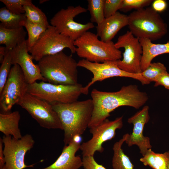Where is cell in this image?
I'll use <instances>...</instances> for the list:
<instances>
[{
    "label": "cell",
    "instance_id": "obj_1",
    "mask_svg": "<svg viewBox=\"0 0 169 169\" xmlns=\"http://www.w3.org/2000/svg\"><path fill=\"white\" fill-rule=\"evenodd\" d=\"M91 96L94 104L92 116L88 128L98 125L107 119L110 113L117 108L126 106L138 109L148 99L147 94L136 85L121 87L116 92L100 91L94 89Z\"/></svg>",
    "mask_w": 169,
    "mask_h": 169
},
{
    "label": "cell",
    "instance_id": "obj_2",
    "mask_svg": "<svg viewBox=\"0 0 169 169\" xmlns=\"http://www.w3.org/2000/svg\"><path fill=\"white\" fill-rule=\"evenodd\" d=\"M51 105L60 120L64 132V146L67 145L75 137L82 135L88 127L93 110V101L88 99Z\"/></svg>",
    "mask_w": 169,
    "mask_h": 169
},
{
    "label": "cell",
    "instance_id": "obj_3",
    "mask_svg": "<svg viewBox=\"0 0 169 169\" xmlns=\"http://www.w3.org/2000/svg\"><path fill=\"white\" fill-rule=\"evenodd\" d=\"M38 62L41 74L47 82L65 85L78 83V62L71 55L62 51L45 56Z\"/></svg>",
    "mask_w": 169,
    "mask_h": 169
},
{
    "label": "cell",
    "instance_id": "obj_4",
    "mask_svg": "<svg viewBox=\"0 0 169 169\" xmlns=\"http://www.w3.org/2000/svg\"><path fill=\"white\" fill-rule=\"evenodd\" d=\"M128 16L129 31L139 39L156 40L162 38L167 32L166 23L151 7L136 10Z\"/></svg>",
    "mask_w": 169,
    "mask_h": 169
},
{
    "label": "cell",
    "instance_id": "obj_5",
    "mask_svg": "<svg viewBox=\"0 0 169 169\" xmlns=\"http://www.w3.org/2000/svg\"><path fill=\"white\" fill-rule=\"evenodd\" d=\"M98 36L87 31L74 41L76 52L80 58L92 62L100 63L117 60L122 57V52L112 41L106 42Z\"/></svg>",
    "mask_w": 169,
    "mask_h": 169
},
{
    "label": "cell",
    "instance_id": "obj_6",
    "mask_svg": "<svg viewBox=\"0 0 169 169\" xmlns=\"http://www.w3.org/2000/svg\"><path fill=\"white\" fill-rule=\"evenodd\" d=\"M83 87L79 83L75 85L55 84L41 81L28 84L27 93L46 101L66 104L77 100L82 94Z\"/></svg>",
    "mask_w": 169,
    "mask_h": 169
},
{
    "label": "cell",
    "instance_id": "obj_7",
    "mask_svg": "<svg viewBox=\"0 0 169 169\" xmlns=\"http://www.w3.org/2000/svg\"><path fill=\"white\" fill-rule=\"evenodd\" d=\"M65 48L69 49L72 54L76 53L74 41L50 25L29 52L33 60L38 62L45 56L55 54Z\"/></svg>",
    "mask_w": 169,
    "mask_h": 169
},
{
    "label": "cell",
    "instance_id": "obj_8",
    "mask_svg": "<svg viewBox=\"0 0 169 169\" xmlns=\"http://www.w3.org/2000/svg\"><path fill=\"white\" fill-rule=\"evenodd\" d=\"M87 11V9L80 5L69 6L67 8L61 9L50 19L51 25L60 33L74 41L95 27L91 22L82 24L74 20L76 16Z\"/></svg>",
    "mask_w": 169,
    "mask_h": 169
},
{
    "label": "cell",
    "instance_id": "obj_9",
    "mask_svg": "<svg viewBox=\"0 0 169 169\" xmlns=\"http://www.w3.org/2000/svg\"><path fill=\"white\" fill-rule=\"evenodd\" d=\"M17 104L25 110L41 127L63 130L58 115L49 103L27 93Z\"/></svg>",
    "mask_w": 169,
    "mask_h": 169
},
{
    "label": "cell",
    "instance_id": "obj_10",
    "mask_svg": "<svg viewBox=\"0 0 169 169\" xmlns=\"http://www.w3.org/2000/svg\"><path fill=\"white\" fill-rule=\"evenodd\" d=\"M117 60L108 61L103 63L92 62L83 59L78 62V67L90 71L93 74L91 81L83 87L82 94L87 95L90 87L95 82L101 81L108 78L115 77H126L133 78L140 81L142 84H148L150 83L141 75L125 72L118 66Z\"/></svg>",
    "mask_w": 169,
    "mask_h": 169
},
{
    "label": "cell",
    "instance_id": "obj_11",
    "mask_svg": "<svg viewBox=\"0 0 169 169\" xmlns=\"http://www.w3.org/2000/svg\"><path fill=\"white\" fill-rule=\"evenodd\" d=\"M115 45L118 49L122 48L124 49L123 59L117 61L118 67L127 73L141 74L143 49L139 38L128 31L118 37Z\"/></svg>",
    "mask_w": 169,
    "mask_h": 169
},
{
    "label": "cell",
    "instance_id": "obj_12",
    "mask_svg": "<svg viewBox=\"0 0 169 169\" xmlns=\"http://www.w3.org/2000/svg\"><path fill=\"white\" fill-rule=\"evenodd\" d=\"M2 140L6 169H24L34 167V164L28 165L24 162L26 154L33 147L35 143L31 135L27 134L18 139L11 136H4Z\"/></svg>",
    "mask_w": 169,
    "mask_h": 169
},
{
    "label": "cell",
    "instance_id": "obj_13",
    "mask_svg": "<svg viewBox=\"0 0 169 169\" xmlns=\"http://www.w3.org/2000/svg\"><path fill=\"white\" fill-rule=\"evenodd\" d=\"M28 84L20 66L13 65L0 94V107L3 113L10 111L27 93Z\"/></svg>",
    "mask_w": 169,
    "mask_h": 169
},
{
    "label": "cell",
    "instance_id": "obj_14",
    "mask_svg": "<svg viewBox=\"0 0 169 169\" xmlns=\"http://www.w3.org/2000/svg\"><path fill=\"white\" fill-rule=\"evenodd\" d=\"M123 118L121 116L111 121L107 119L98 125L90 128L91 138L80 145L83 156H94L96 151L102 152L104 151L103 144L114 138L116 131L122 128Z\"/></svg>",
    "mask_w": 169,
    "mask_h": 169
},
{
    "label": "cell",
    "instance_id": "obj_15",
    "mask_svg": "<svg viewBox=\"0 0 169 169\" xmlns=\"http://www.w3.org/2000/svg\"><path fill=\"white\" fill-rule=\"evenodd\" d=\"M149 110V106L146 105L127 120L128 123L133 125V128L132 133H128L125 142L129 147L137 146L142 156L147 150L152 148L150 138L144 136L143 134L144 127L150 119Z\"/></svg>",
    "mask_w": 169,
    "mask_h": 169
},
{
    "label": "cell",
    "instance_id": "obj_16",
    "mask_svg": "<svg viewBox=\"0 0 169 169\" xmlns=\"http://www.w3.org/2000/svg\"><path fill=\"white\" fill-rule=\"evenodd\" d=\"M29 54L27 40L12 50V64H17L21 69L28 84H32L37 80L46 82L42 76L38 64H35Z\"/></svg>",
    "mask_w": 169,
    "mask_h": 169
},
{
    "label": "cell",
    "instance_id": "obj_17",
    "mask_svg": "<svg viewBox=\"0 0 169 169\" xmlns=\"http://www.w3.org/2000/svg\"><path fill=\"white\" fill-rule=\"evenodd\" d=\"M81 144L75 140L64 146L62 151L56 161L52 164L42 169H79L83 166L82 159L76 156L80 149Z\"/></svg>",
    "mask_w": 169,
    "mask_h": 169
},
{
    "label": "cell",
    "instance_id": "obj_18",
    "mask_svg": "<svg viewBox=\"0 0 169 169\" xmlns=\"http://www.w3.org/2000/svg\"><path fill=\"white\" fill-rule=\"evenodd\" d=\"M128 16L117 12L97 25L96 34L104 42L112 41L119 30L128 25Z\"/></svg>",
    "mask_w": 169,
    "mask_h": 169
},
{
    "label": "cell",
    "instance_id": "obj_19",
    "mask_svg": "<svg viewBox=\"0 0 169 169\" xmlns=\"http://www.w3.org/2000/svg\"><path fill=\"white\" fill-rule=\"evenodd\" d=\"M139 39L143 49L141 62L142 72L148 66L154 58L162 54H169V42L163 44H156L147 38Z\"/></svg>",
    "mask_w": 169,
    "mask_h": 169
},
{
    "label": "cell",
    "instance_id": "obj_20",
    "mask_svg": "<svg viewBox=\"0 0 169 169\" xmlns=\"http://www.w3.org/2000/svg\"><path fill=\"white\" fill-rule=\"evenodd\" d=\"M23 27L8 28L0 24V44L5 45L6 52L25 41L27 32Z\"/></svg>",
    "mask_w": 169,
    "mask_h": 169
},
{
    "label": "cell",
    "instance_id": "obj_21",
    "mask_svg": "<svg viewBox=\"0 0 169 169\" xmlns=\"http://www.w3.org/2000/svg\"><path fill=\"white\" fill-rule=\"evenodd\" d=\"M20 115L19 111L0 113V131L5 136H11L17 139L22 136L19 127Z\"/></svg>",
    "mask_w": 169,
    "mask_h": 169
},
{
    "label": "cell",
    "instance_id": "obj_22",
    "mask_svg": "<svg viewBox=\"0 0 169 169\" xmlns=\"http://www.w3.org/2000/svg\"><path fill=\"white\" fill-rule=\"evenodd\" d=\"M128 133L114 144L113 150L112 166L113 169H134V166L129 157L123 152L122 146L127 137Z\"/></svg>",
    "mask_w": 169,
    "mask_h": 169
},
{
    "label": "cell",
    "instance_id": "obj_23",
    "mask_svg": "<svg viewBox=\"0 0 169 169\" xmlns=\"http://www.w3.org/2000/svg\"><path fill=\"white\" fill-rule=\"evenodd\" d=\"M140 161L144 165L148 166L153 169H168L167 158L166 152L156 153L149 149Z\"/></svg>",
    "mask_w": 169,
    "mask_h": 169
},
{
    "label": "cell",
    "instance_id": "obj_24",
    "mask_svg": "<svg viewBox=\"0 0 169 169\" xmlns=\"http://www.w3.org/2000/svg\"><path fill=\"white\" fill-rule=\"evenodd\" d=\"M27 19L25 14H16L9 11L5 7L0 9V24L8 28L23 27Z\"/></svg>",
    "mask_w": 169,
    "mask_h": 169
},
{
    "label": "cell",
    "instance_id": "obj_25",
    "mask_svg": "<svg viewBox=\"0 0 169 169\" xmlns=\"http://www.w3.org/2000/svg\"><path fill=\"white\" fill-rule=\"evenodd\" d=\"M23 27L26 28L28 34V39H27V41L29 51L48 27L32 23L27 18L24 23Z\"/></svg>",
    "mask_w": 169,
    "mask_h": 169
},
{
    "label": "cell",
    "instance_id": "obj_26",
    "mask_svg": "<svg viewBox=\"0 0 169 169\" xmlns=\"http://www.w3.org/2000/svg\"><path fill=\"white\" fill-rule=\"evenodd\" d=\"M24 8L27 18L31 22L47 27L50 25L45 13L33 3Z\"/></svg>",
    "mask_w": 169,
    "mask_h": 169
},
{
    "label": "cell",
    "instance_id": "obj_27",
    "mask_svg": "<svg viewBox=\"0 0 169 169\" xmlns=\"http://www.w3.org/2000/svg\"><path fill=\"white\" fill-rule=\"evenodd\" d=\"M88 9L90 13L91 22L98 25L105 18L104 13V0H88Z\"/></svg>",
    "mask_w": 169,
    "mask_h": 169
},
{
    "label": "cell",
    "instance_id": "obj_28",
    "mask_svg": "<svg viewBox=\"0 0 169 169\" xmlns=\"http://www.w3.org/2000/svg\"><path fill=\"white\" fill-rule=\"evenodd\" d=\"M167 71L164 65L160 62L151 63L141 73L142 76L149 82H155L161 74Z\"/></svg>",
    "mask_w": 169,
    "mask_h": 169
},
{
    "label": "cell",
    "instance_id": "obj_29",
    "mask_svg": "<svg viewBox=\"0 0 169 169\" xmlns=\"http://www.w3.org/2000/svg\"><path fill=\"white\" fill-rule=\"evenodd\" d=\"M12 50L7 52L0 68V94L7 81L12 64Z\"/></svg>",
    "mask_w": 169,
    "mask_h": 169
},
{
    "label": "cell",
    "instance_id": "obj_30",
    "mask_svg": "<svg viewBox=\"0 0 169 169\" xmlns=\"http://www.w3.org/2000/svg\"><path fill=\"white\" fill-rule=\"evenodd\" d=\"M0 1L9 11L16 14L25 13L24 6L33 3L31 0H0Z\"/></svg>",
    "mask_w": 169,
    "mask_h": 169
},
{
    "label": "cell",
    "instance_id": "obj_31",
    "mask_svg": "<svg viewBox=\"0 0 169 169\" xmlns=\"http://www.w3.org/2000/svg\"><path fill=\"white\" fill-rule=\"evenodd\" d=\"M153 1V0H123L120 10L124 12L132 9L139 10L149 6Z\"/></svg>",
    "mask_w": 169,
    "mask_h": 169
},
{
    "label": "cell",
    "instance_id": "obj_32",
    "mask_svg": "<svg viewBox=\"0 0 169 169\" xmlns=\"http://www.w3.org/2000/svg\"><path fill=\"white\" fill-rule=\"evenodd\" d=\"M123 0H104V13L105 18L109 17L120 10Z\"/></svg>",
    "mask_w": 169,
    "mask_h": 169
},
{
    "label": "cell",
    "instance_id": "obj_33",
    "mask_svg": "<svg viewBox=\"0 0 169 169\" xmlns=\"http://www.w3.org/2000/svg\"><path fill=\"white\" fill-rule=\"evenodd\" d=\"M82 160L83 166L84 169H106L103 166L97 163L94 156H83Z\"/></svg>",
    "mask_w": 169,
    "mask_h": 169
},
{
    "label": "cell",
    "instance_id": "obj_34",
    "mask_svg": "<svg viewBox=\"0 0 169 169\" xmlns=\"http://www.w3.org/2000/svg\"><path fill=\"white\" fill-rule=\"evenodd\" d=\"M154 86L162 85L169 90V74L167 71L159 75L156 79Z\"/></svg>",
    "mask_w": 169,
    "mask_h": 169
},
{
    "label": "cell",
    "instance_id": "obj_35",
    "mask_svg": "<svg viewBox=\"0 0 169 169\" xmlns=\"http://www.w3.org/2000/svg\"><path fill=\"white\" fill-rule=\"evenodd\" d=\"M167 7V3L164 0H155L152 3V8L159 13L164 11Z\"/></svg>",
    "mask_w": 169,
    "mask_h": 169
},
{
    "label": "cell",
    "instance_id": "obj_36",
    "mask_svg": "<svg viewBox=\"0 0 169 169\" xmlns=\"http://www.w3.org/2000/svg\"><path fill=\"white\" fill-rule=\"evenodd\" d=\"M5 165L3 154V145L2 138H0V168Z\"/></svg>",
    "mask_w": 169,
    "mask_h": 169
},
{
    "label": "cell",
    "instance_id": "obj_37",
    "mask_svg": "<svg viewBox=\"0 0 169 169\" xmlns=\"http://www.w3.org/2000/svg\"><path fill=\"white\" fill-rule=\"evenodd\" d=\"M6 52L5 47L1 46L0 47V62L1 64L3 60Z\"/></svg>",
    "mask_w": 169,
    "mask_h": 169
},
{
    "label": "cell",
    "instance_id": "obj_38",
    "mask_svg": "<svg viewBox=\"0 0 169 169\" xmlns=\"http://www.w3.org/2000/svg\"><path fill=\"white\" fill-rule=\"evenodd\" d=\"M167 158V166L168 169H169V151L165 152Z\"/></svg>",
    "mask_w": 169,
    "mask_h": 169
},
{
    "label": "cell",
    "instance_id": "obj_39",
    "mask_svg": "<svg viewBox=\"0 0 169 169\" xmlns=\"http://www.w3.org/2000/svg\"><path fill=\"white\" fill-rule=\"evenodd\" d=\"M49 1V0H39V3L40 4H42L45 2Z\"/></svg>",
    "mask_w": 169,
    "mask_h": 169
},
{
    "label": "cell",
    "instance_id": "obj_40",
    "mask_svg": "<svg viewBox=\"0 0 169 169\" xmlns=\"http://www.w3.org/2000/svg\"><path fill=\"white\" fill-rule=\"evenodd\" d=\"M0 169H6L5 167V165L4 166H3V167H2L1 168H0Z\"/></svg>",
    "mask_w": 169,
    "mask_h": 169
}]
</instances>
